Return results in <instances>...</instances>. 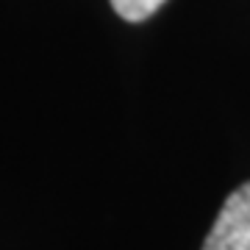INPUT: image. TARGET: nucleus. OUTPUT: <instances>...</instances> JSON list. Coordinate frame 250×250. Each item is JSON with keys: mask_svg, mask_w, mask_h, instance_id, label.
I'll return each mask as SVG.
<instances>
[{"mask_svg": "<svg viewBox=\"0 0 250 250\" xmlns=\"http://www.w3.org/2000/svg\"><path fill=\"white\" fill-rule=\"evenodd\" d=\"M167 0H111V9L125 20V22H145L164 6Z\"/></svg>", "mask_w": 250, "mask_h": 250, "instance_id": "f03ea898", "label": "nucleus"}, {"mask_svg": "<svg viewBox=\"0 0 250 250\" xmlns=\"http://www.w3.org/2000/svg\"><path fill=\"white\" fill-rule=\"evenodd\" d=\"M203 250H250V181L225 197Z\"/></svg>", "mask_w": 250, "mask_h": 250, "instance_id": "f257e3e1", "label": "nucleus"}]
</instances>
